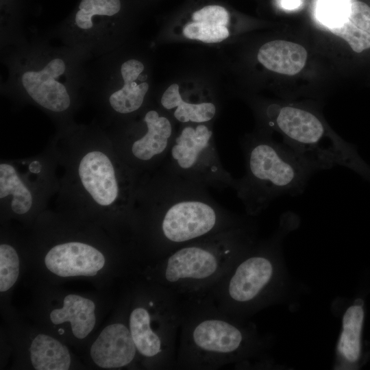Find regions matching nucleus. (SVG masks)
Wrapping results in <instances>:
<instances>
[{"mask_svg": "<svg viewBox=\"0 0 370 370\" xmlns=\"http://www.w3.org/2000/svg\"><path fill=\"white\" fill-rule=\"evenodd\" d=\"M365 317V300L356 298L346 309L336 347L341 369H358L362 362V330Z\"/></svg>", "mask_w": 370, "mask_h": 370, "instance_id": "nucleus-15", "label": "nucleus"}, {"mask_svg": "<svg viewBox=\"0 0 370 370\" xmlns=\"http://www.w3.org/2000/svg\"><path fill=\"white\" fill-rule=\"evenodd\" d=\"M182 317L180 299L156 284L145 304L134 306L130 313L129 328L138 354L150 365L175 369Z\"/></svg>", "mask_w": 370, "mask_h": 370, "instance_id": "nucleus-6", "label": "nucleus"}, {"mask_svg": "<svg viewBox=\"0 0 370 370\" xmlns=\"http://www.w3.org/2000/svg\"><path fill=\"white\" fill-rule=\"evenodd\" d=\"M162 164L207 188H234L236 182L223 166L212 130L205 123L182 128Z\"/></svg>", "mask_w": 370, "mask_h": 370, "instance_id": "nucleus-8", "label": "nucleus"}, {"mask_svg": "<svg viewBox=\"0 0 370 370\" xmlns=\"http://www.w3.org/2000/svg\"><path fill=\"white\" fill-rule=\"evenodd\" d=\"M10 195H12L11 207L14 212L23 214L30 210L33 202L30 190L12 165L1 163L0 197L2 199Z\"/></svg>", "mask_w": 370, "mask_h": 370, "instance_id": "nucleus-21", "label": "nucleus"}, {"mask_svg": "<svg viewBox=\"0 0 370 370\" xmlns=\"http://www.w3.org/2000/svg\"><path fill=\"white\" fill-rule=\"evenodd\" d=\"M145 66L136 59L122 63L120 75L121 86L113 90L108 97L111 108L116 113L128 114L139 110L149 90V84L143 81Z\"/></svg>", "mask_w": 370, "mask_h": 370, "instance_id": "nucleus-16", "label": "nucleus"}, {"mask_svg": "<svg viewBox=\"0 0 370 370\" xmlns=\"http://www.w3.org/2000/svg\"><path fill=\"white\" fill-rule=\"evenodd\" d=\"M182 317L175 369L213 370L245 362L264 347L256 329L205 297L180 300Z\"/></svg>", "mask_w": 370, "mask_h": 370, "instance_id": "nucleus-2", "label": "nucleus"}, {"mask_svg": "<svg viewBox=\"0 0 370 370\" xmlns=\"http://www.w3.org/2000/svg\"><path fill=\"white\" fill-rule=\"evenodd\" d=\"M137 353L129 326L121 323L105 328L90 347L92 360L102 368L128 366Z\"/></svg>", "mask_w": 370, "mask_h": 370, "instance_id": "nucleus-14", "label": "nucleus"}, {"mask_svg": "<svg viewBox=\"0 0 370 370\" xmlns=\"http://www.w3.org/2000/svg\"><path fill=\"white\" fill-rule=\"evenodd\" d=\"M269 125L275 126L285 138V145L302 156L315 169L347 165L351 158L348 145L327 132L314 113L291 106H270Z\"/></svg>", "mask_w": 370, "mask_h": 370, "instance_id": "nucleus-7", "label": "nucleus"}, {"mask_svg": "<svg viewBox=\"0 0 370 370\" xmlns=\"http://www.w3.org/2000/svg\"><path fill=\"white\" fill-rule=\"evenodd\" d=\"M143 120L144 132L128 138L125 145V163L134 173L135 167H159L175 136L170 119L157 110H148Z\"/></svg>", "mask_w": 370, "mask_h": 370, "instance_id": "nucleus-11", "label": "nucleus"}, {"mask_svg": "<svg viewBox=\"0 0 370 370\" xmlns=\"http://www.w3.org/2000/svg\"><path fill=\"white\" fill-rule=\"evenodd\" d=\"M78 174L83 187L99 205L119 204L132 209L137 184L135 173L125 163L116 167L106 153L93 150L81 159Z\"/></svg>", "mask_w": 370, "mask_h": 370, "instance_id": "nucleus-10", "label": "nucleus"}, {"mask_svg": "<svg viewBox=\"0 0 370 370\" xmlns=\"http://www.w3.org/2000/svg\"><path fill=\"white\" fill-rule=\"evenodd\" d=\"M183 34L188 38L199 40L206 43L221 42L230 34L226 26L210 25L198 21L188 23L184 27Z\"/></svg>", "mask_w": 370, "mask_h": 370, "instance_id": "nucleus-23", "label": "nucleus"}, {"mask_svg": "<svg viewBox=\"0 0 370 370\" xmlns=\"http://www.w3.org/2000/svg\"><path fill=\"white\" fill-rule=\"evenodd\" d=\"M301 0H281V5L286 10H294L301 5Z\"/></svg>", "mask_w": 370, "mask_h": 370, "instance_id": "nucleus-28", "label": "nucleus"}, {"mask_svg": "<svg viewBox=\"0 0 370 370\" xmlns=\"http://www.w3.org/2000/svg\"><path fill=\"white\" fill-rule=\"evenodd\" d=\"M30 358L36 370H67L71 357L67 347L46 334H38L30 346Z\"/></svg>", "mask_w": 370, "mask_h": 370, "instance_id": "nucleus-20", "label": "nucleus"}, {"mask_svg": "<svg viewBox=\"0 0 370 370\" xmlns=\"http://www.w3.org/2000/svg\"><path fill=\"white\" fill-rule=\"evenodd\" d=\"M329 29L334 34L345 40L356 53L370 48V34L358 27L348 18L339 25L329 27Z\"/></svg>", "mask_w": 370, "mask_h": 370, "instance_id": "nucleus-24", "label": "nucleus"}, {"mask_svg": "<svg viewBox=\"0 0 370 370\" xmlns=\"http://www.w3.org/2000/svg\"><path fill=\"white\" fill-rule=\"evenodd\" d=\"M347 18L370 34V7L367 4L359 1L352 2Z\"/></svg>", "mask_w": 370, "mask_h": 370, "instance_id": "nucleus-27", "label": "nucleus"}, {"mask_svg": "<svg viewBox=\"0 0 370 370\" xmlns=\"http://www.w3.org/2000/svg\"><path fill=\"white\" fill-rule=\"evenodd\" d=\"M246 223L185 245L158 260L153 269L155 284L179 299L206 294L254 243Z\"/></svg>", "mask_w": 370, "mask_h": 370, "instance_id": "nucleus-3", "label": "nucleus"}, {"mask_svg": "<svg viewBox=\"0 0 370 370\" xmlns=\"http://www.w3.org/2000/svg\"><path fill=\"white\" fill-rule=\"evenodd\" d=\"M350 5L349 0H320L319 18L328 27L339 25L347 19Z\"/></svg>", "mask_w": 370, "mask_h": 370, "instance_id": "nucleus-25", "label": "nucleus"}, {"mask_svg": "<svg viewBox=\"0 0 370 370\" xmlns=\"http://www.w3.org/2000/svg\"><path fill=\"white\" fill-rule=\"evenodd\" d=\"M69 63L58 53L33 57L19 71V86L43 108L53 112H64L71 103L72 69Z\"/></svg>", "mask_w": 370, "mask_h": 370, "instance_id": "nucleus-9", "label": "nucleus"}, {"mask_svg": "<svg viewBox=\"0 0 370 370\" xmlns=\"http://www.w3.org/2000/svg\"><path fill=\"white\" fill-rule=\"evenodd\" d=\"M123 9L121 0H80L66 21L69 29L82 42H95Z\"/></svg>", "mask_w": 370, "mask_h": 370, "instance_id": "nucleus-12", "label": "nucleus"}, {"mask_svg": "<svg viewBox=\"0 0 370 370\" xmlns=\"http://www.w3.org/2000/svg\"><path fill=\"white\" fill-rule=\"evenodd\" d=\"M278 242L279 234L255 242L202 296L221 311L241 319L271 303L280 280Z\"/></svg>", "mask_w": 370, "mask_h": 370, "instance_id": "nucleus-5", "label": "nucleus"}, {"mask_svg": "<svg viewBox=\"0 0 370 370\" xmlns=\"http://www.w3.org/2000/svg\"><path fill=\"white\" fill-rule=\"evenodd\" d=\"M245 173L233 189L249 215L264 211L276 198L296 196L304 190L317 171L286 145L263 137L244 140Z\"/></svg>", "mask_w": 370, "mask_h": 370, "instance_id": "nucleus-4", "label": "nucleus"}, {"mask_svg": "<svg viewBox=\"0 0 370 370\" xmlns=\"http://www.w3.org/2000/svg\"><path fill=\"white\" fill-rule=\"evenodd\" d=\"M95 305L90 299L77 295H68L64 299L63 307L52 310L50 319L54 324L69 321L73 335L84 338L94 328L96 317Z\"/></svg>", "mask_w": 370, "mask_h": 370, "instance_id": "nucleus-18", "label": "nucleus"}, {"mask_svg": "<svg viewBox=\"0 0 370 370\" xmlns=\"http://www.w3.org/2000/svg\"><path fill=\"white\" fill-rule=\"evenodd\" d=\"M45 262L50 271L61 277L93 276L103 267L105 258L91 245L69 242L52 247Z\"/></svg>", "mask_w": 370, "mask_h": 370, "instance_id": "nucleus-13", "label": "nucleus"}, {"mask_svg": "<svg viewBox=\"0 0 370 370\" xmlns=\"http://www.w3.org/2000/svg\"><path fill=\"white\" fill-rule=\"evenodd\" d=\"M208 188L161 164L137 185L134 201L145 206L153 248L160 259L188 243L245 223L220 206Z\"/></svg>", "mask_w": 370, "mask_h": 370, "instance_id": "nucleus-1", "label": "nucleus"}, {"mask_svg": "<svg viewBox=\"0 0 370 370\" xmlns=\"http://www.w3.org/2000/svg\"><path fill=\"white\" fill-rule=\"evenodd\" d=\"M19 273V259L16 250L10 245L0 246V291L9 290L16 282Z\"/></svg>", "mask_w": 370, "mask_h": 370, "instance_id": "nucleus-22", "label": "nucleus"}, {"mask_svg": "<svg viewBox=\"0 0 370 370\" xmlns=\"http://www.w3.org/2000/svg\"><path fill=\"white\" fill-rule=\"evenodd\" d=\"M192 18L193 21L226 26L229 23L230 15L225 8L210 5L195 11L192 15Z\"/></svg>", "mask_w": 370, "mask_h": 370, "instance_id": "nucleus-26", "label": "nucleus"}, {"mask_svg": "<svg viewBox=\"0 0 370 370\" xmlns=\"http://www.w3.org/2000/svg\"><path fill=\"white\" fill-rule=\"evenodd\" d=\"M258 61L267 69L280 74L294 75L304 67L307 52L300 45L286 40H273L259 49Z\"/></svg>", "mask_w": 370, "mask_h": 370, "instance_id": "nucleus-17", "label": "nucleus"}, {"mask_svg": "<svg viewBox=\"0 0 370 370\" xmlns=\"http://www.w3.org/2000/svg\"><path fill=\"white\" fill-rule=\"evenodd\" d=\"M162 106L167 110H173V117L183 123H206L211 121L217 112L216 106L212 102L189 103L182 100L179 86L171 84L162 94Z\"/></svg>", "mask_w": 370, "mask_h": 370, "instance_id": "nucleus-19", "label": "nucleus"}, {"mask_svg": "<svg viewBox=\"0 0 370 370\" xmlns=\"http://www.w3.org/2000/svg\"><path fill=\"white\" fill-rule=\"evenodd\" d=\"M58 332H59L60 334H61L64 333V330H61V329H60V330H58Z\"/></svg>", "mask_w": 370, "mask_h": 370, "instance_id": "nucleus-29", "label": "nucleus"}]
</instances>
